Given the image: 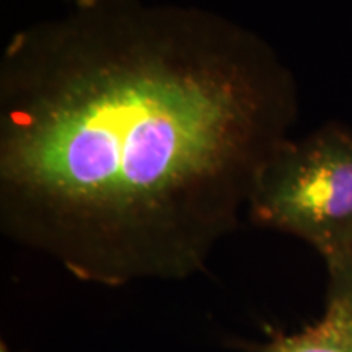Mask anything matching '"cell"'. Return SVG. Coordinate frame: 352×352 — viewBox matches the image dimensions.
I'll use <instances>...</instances> for the list:
<instances>
[{
    "label": "cell",
    "mask_w": 352,
    "mask_h": 352,
    "mask_svg": "<svg viewBox=\"0 0 352 352\" xmlns=\"http://www.w3.org/2000/svg\"><path fill=\"white\" fill-rule=\"evenodd\" d=\"M298 116L296 77L212 10L100 0L0 56V228L108 287L186 279Z\"/></svg>",
    "instance_id": "obj_1"
},
{
    "label": "cell",
    "mask_w": 352,
    "mask_h": 352,
    "mask_svg": "<svg viewBox=\"0 0 352 352\" xmlns=\"http://www.w3.org/2000/svg\"><path fill=\"white\" fill-rule=\"evenodd\" d=\"M254 223L311 245L328 271L352 252V129L329 122L289 139L264 165L248 202Z\"/></svg>",
    "instance_id": "obj_2"
},
{
    "label": "cell",
    "mask_w": 352,
    "mask_h": 352,
    "mask_svg": "<svg viewBox=\"0 0 352 352\" xmlns=\"http://www.w3.org/2000/svg\"><path fill=\"white\" fill-rule=\"evenodd\" d=\"M263 352H352V327L341 311L327 305L320 321L297 334L276 338Z\"/></svg>",
    "instance_id": "obj_3"
},
{
    "label": "cell",
    "mask_w": 352,
    "mask_h": 352,
    "mask_svg": "<svg viewBox=\"0 0 352 352\" xmlns=\"http://www.w3.org/2000/svg\"><path fill=\"white\" fill-rule=\"evenodd\" d=\"M328 307L336 308L352 327V252L334 270L328 271Z\"/></svg>",
    "instance_id": "obj_4"
},
{
    "label": "cell",
    "mask_w": 352,
    "mask_h": 352,
    "mask_svg": "<svg viewBox=\"0 0 352 352\" xmlns=\"http://www.w3.org/2000/svg\"><path fill=\"white\" fill-rule=\"evenodd\" d=\"M64 2L70 3L74 8H88L95 6V3H98L100 0H64Z\"/></svg>",
    "instance_id": "obj_5"
},
{
    "label": "cell",
    "mask_w": 352,
    "mask_h": 352,
    "mask_svg": "<svg viewBox=\"0 0 352 352\" xmlns=\"http://www.w3.org/2000/svg\"><path fill=\"white\" fill-rule=\"evenodd\" d=\"M0 352H12V351L8 349V347H7V346L3 344V342H2V346H0Z\"/></svg>",
    "instance_id": "obj_6"
}]
</instances>
